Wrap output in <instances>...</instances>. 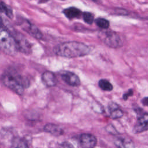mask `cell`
Wrapping results in <instances>:
<instances>
[{"label":"cell","instance_id":"cell-1","mask_svg":"<svg viewBox=\"0 0 148 148\" xmlns=\"http://www.w3.org/2000/svg\"><path fill=\"white\" fill-rule=\"evenodd\" d=\"M54 52L56 55L60 57L76 58L88 54L90 52V49L83 43L70 41L56 45L54 48Z\"/></svg>","mask_w":148,"mask_h":148},{"label":"cell","instance_id":"cell-2","mask_svg":"<svg viewBox=\"0 0 148 148\" xmlns=\"http://www.w3.org/2000/svg\"><path fill=\"white\" fill-rule=\"evenodd\" d=\"M1 81L6 87L20 95L29 84L28 80L14 71L4 72L1 76Z\"/></svg>","mask_w":148,"mask_h":148},{"label":"cell","instance_id":"cell-3","mask_svg":"<svg viewBox=\"0 0 148 148\" xmlns=\"http://www.w3.org/2000/svg\"><path fill=\"white\" fill-rule=\"evenodd\" d=\"M0 47L6 54L14 56L18 50L15 39L6 29L1 28L0 31Z\"/></svg>","mask_w":148,"mask_h":148},{"label":"cell","instance_id":"cell-4","mask_svg":"<svg viewBox=\"0 0 148 148\" xmlns=\"http://www.w3.org/2000/svg\"><path fill=\"white\" fill-rule=\"evenodd\" d=\"M98 36L101 40L109 47L119 48L123 45V42L120 36L114 31L108 30L101 31Z\"/></svg>","mask_w":148,"mask_h":148},{"label":"cell","instance_id":"cell-5","mask_svg":"<svg viewBox=\"0 0 148 148\" xmlns=\"http://www.w3.org/2000/svg\"><path fill=\"white\" fill-rule=\"evenodd\" d=\"M15 39L17 43L18 50L25 53L29 54L31 52V45L28 40L22 34L15 31L14 30H7Z\"/></svg>","mask_w":148,"mask_h":148},{"label":"cell","instance_id":"cell-6","mask_svg":"<svg viewBox=\"0 0 148 148\" xmlns=\"http://www.w3.org/2000/svg\"><path fill=\"white\" fill-rule=\"evenodd\" d=\"M18 24L24 31H25L31 36L38 39H40L42 38V32L36 25L31 23L28 20H25L24 18L21 19L20 20Z\"/></svg>","mask_w":148,"mask_h":148},{"label":"cell","instance_id":"cell-7","mask_svg":"<svg viewBox=\"0 0 148 148\" xmlns=\"http://www.w3.org/2000/svg\"><path fill=\"white\" fill-rule=\"evenodd\" d=\"M79 144L82 148H94L97 143L96 137L91 134H82L79 136Z\"/></svg>","mask_w":148,"mask_h":148},{"label":"cell","instance_id":"cell-8","mask_svg":"<svg viewBox=\"0 0 148 148\" xmlns=\"http://www.w3.org/2000/svg\"><path fill=\"white\" fill-rule=\"evenodd\" d=\"M61 79L68 85L71 86H78L80 84L79 77L75 73L64 71L61 72Z\"/></svg>","mask_w":148,"mask_h":148},{"label":"cell","instance_id":"cell-9","mask_svg":"<svg viewBox=\"0 0 148 148\" xmlns=\"http://www.w3.org/2000/svg\"><path fill=\"white\" fill-rule=\"evenodd\" d=\"M148 130V113L141 116L137 120L133 128L134 134H139Z\"/></svg>","mask_w":148,"mask_h":148},{"label":"cell","instance_id":"cell-10","mask_svg":"<svg viewBox=\"0 0 148 148\" xmlns=\"http://www.w3.org/2000/svg\"><path fill=\"white\" fill-rule=\"evenodd\" d=\"M42 82L47 87L55 86L57 83V79L55 75L50 71H45L42 75Z\"/></svg>","mask_w":148,"mask_h":148},{"label":"cell","instance_id":"cell-11","mask_svg":"<svg viewBox=\"0 0 148 148\" xmlns=\"http://www.w3.org/2000/svg\"><path fill=\"white\" fill-rule=\"evenodd\" d=\"M117 148H135L134 142L131 139L125 137H117L114 141Z\"/></svg>","mask_w":148,"mask_h":148},{"label":"cell","instance_id":"cell-12","mask_svg":"<svg viewBox=\"0 0 148 148\" xmlns=\"http://www.w3.org/2000/svg\"><path fill=\"white\" fill-rule=\"evenodd\" d=\"M43 130L45 132L54 136H60L64 134V130L62 127L57 124L53 123L46 124Z\"/></svg>","mask_w":148,"mask_h":148},{"label":"cell","instance_id":"cell-13","mask_svg":"<svg viewBox=\"0 0 148 148\" xmlns=\"http://www.w3.org/2000/svg\"><path fill=\"white\" fill-rule=\"evenodd\" d=\"M110 117L113 119H117L121 117L123 115V111L119 108V106L114 103L111 102L109 105Z\"/></svg>","mask_w":148,"mask_h":148},{"label":"cell","instance_id":"cell-14","mask_svg":"<svg viewBox=\"0 0 148 148\" xmlns=\"http://www.w3.org/2000/svg\"><path fill=\"white\" fill-rule=\"evenodd\" d=\"M63 13L69 19L79 18L82 14L81 10L75 7H69L63 10Z\"/></svg>","mask_w":148,"mask_h":148},{"label":"cell","instance_id":"cell-15","mask_svg":"<svg viewBox=\"0 0 148 148\" xmlns=\"http://www.w3.org/2000/svg\"><path fill=\"white\" fill-rule=\"evenodd\" d=\"M11 148H29L27 142L23 138L16 137L12 142Z\"/></svg>","mask_w":148,"mask_h":148},{"label":"cell","instance_id":"cell-16","mask_svg":"<svg viewBox=\"0 0 148 148\" xmlns=\"http://www.w3.org/2000/svg\"><path fill=\"white\" fill-rule=\"evenodd\" d=\"M99 87L103 91H110L113 90L112 84L106 79H101L98 82Z\"/></svg>","mask_w":148,"mask_h":148},{"label":"cell","instance_id":"cell-17","mask_svg":"<svg viewBox=\"0 0 148 148\" xmlns=\"http://www.w3.org/2000/svg\"><path fill=\"white\" fill-rule=\"evenodd\" d=\"M95 23L98 27H99V28L103 29H108L109 28V24H110L109 21L108 20L104 18H102V17L97 18L95 20Z\"/></svg>","mask_w":148,"mask_h":148},{"label":"cell","instance_id":"cell-18","mask_svg":"<svg viewBox=\"0 0 148 148\" xmlns=\"http://www.w3.org/2000/svg\"><path fill=\"white\" fill-rule=\"evenodd\" d=\"M1 12H3L8 17L10 18H13V12L12 9L6 4H5L2 1L1 3Z\"/></svg>","mask_w":148,"mask_h":148},{"label":"cell","instance_id":"cell-19","mask_svg":"<svg viewBox=\"0 0 148 148\" xmlns=\"http://www.w3.org/2000/svg\"><path fill=\"white\" fill-rule=\"evenodd\" d=\"M83 18L84 21L88 24H92L94 21L93 14L88 12H85L83 13Z\"/></svg>","mask_w":148,"mask_h":148},{"label":"cell","instance_id":"cell-20","mask_svg":"<svg viewBox=\"0 0 148 148\" xmlns=\"http://www.w3.org/2000/svg\"><path fill=\"white\" fill-rule=\"evenodd\" d=\"M58 148H74L73 145L68 141L62 142L59 145Z\"/></svg>","mask_w":148,"mask_h":148},{"label":"cell","instance_id":"cell-21","mask_svg":"<svg viewBox=\"0 0 148 148\" xmlns=\"http://www.w3.org/2000/svg\"><path fill=\"white\" fill-rule=\"evenodd\" d=\"M132 94H133V91H132V90L130 89V90H129L127 92H125V93L123 95V99H124V100H127V99H128V98L130 96L132 95Z\"/></svg>","mask_w":148,"mask_h":148},{"label":"cell","instance_id":"cell-22","mask_svg":"<svg viewBox=\"0 0 148 148\" xmlns=\"http://www.w3.org/2000/svg\"><path fill=\"white\" fill-rule=\"evenodd\" d=\"M92 1L95 2H99L101 1V0H92Z\"/></svg>","mask_w":148,"mask_h":148}]
</instances>
